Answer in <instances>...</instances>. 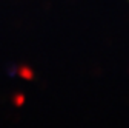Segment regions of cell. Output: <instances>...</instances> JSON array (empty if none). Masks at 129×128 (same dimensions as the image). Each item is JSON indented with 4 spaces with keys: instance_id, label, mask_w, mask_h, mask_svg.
Masks as SVG:
<instances>
[{
    "instance_id": "cell-1",
    "label": "cell",
    "mask_w": 129,
    "mask_h": 128,
    "mask_svg": "<svg viewBox=\"0 0 129 128\" xmlns=\"http://www.w3.org/2000/svg\"><path fill=\"white\" fill-rule=\"evenodd\" d=\"M17 76L25 79V80H32L34 79V70L29 68L28 65H20L17 67Z\"/></svg>"
},
{
    "instance_id": "cell-2",
    "label": "cell",
    "mask_w": 129,
    "mask_h": 128,
    "mask_svg": "<svg viewBox=\"0 0 129 128\" xmlns=\"http://www.w3.org/2000/svg\"><path fill=\"white\" fill-rule=\"evenodd\" d=\"M12 103L17 106V108H20V106L25 103V94H22V93L14 94V96H12Z\"/></svg>"
}]
</instances>
